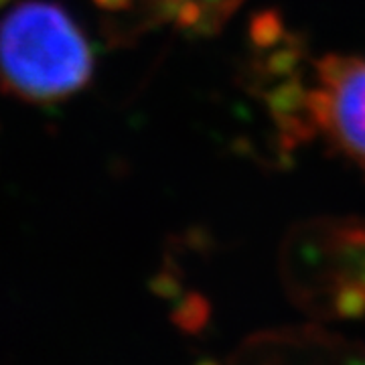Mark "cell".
I'll list each match as a JSON object with an SVG mask.
<instances>
[{"label":"cell","mask_w":365,"mask_h":365,"mask_svg":"<svg viewBox=\"0 0 365 365\" xmlns=\"http://www.w3.org/2000/svg\"><path fill=\"white\" fill-rule=\"evenodd\" d=\"M93 55L73 19L53 2L29 0L0 23V81L19 98L49 104L81 90Z\"/></svg>","instance_id":"1"},{"label":"cell","mask_w":365,"mask_h":365,"mask_svg":"<svg viewBox=\"0 0 365 365\" xmlns=\"http://www.w3.org/2000/svg\"><path fill=\"white\" fill-rule=\"evenodd\" d=\"M294 96L299 126L365 173V53L323 55Z\"/></svg>","instance_id":"2"},{"label":"cell","mask_w":365,"mask_h":365,"mask_svg":"<svg viewBox=\"0 0 365 365\" xmlns=\"http://www.w3.org/2000/svg\"><path fill=\"white\" fill-rule=\"evenodd\" d=\"M122 6L128 0H110ZM146 9L167 25L187 33L209 35L223 26L246 0H143Z\"/></svg>","instance_id":"3"}]
</instances>
